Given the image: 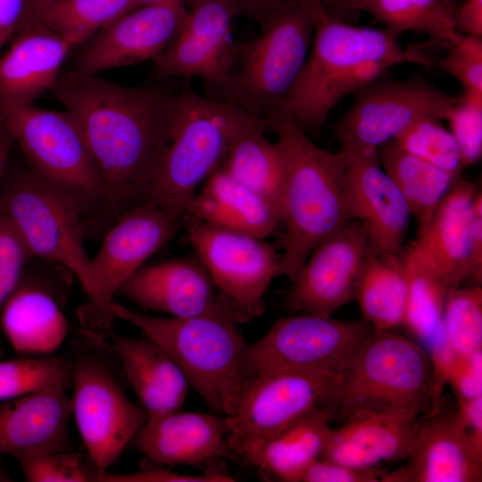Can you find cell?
Returning <instances> with one entry per match:
<instances>
[{
  "label": "cell",
  "instance_id": "6da1fadb",
  "mask_svg": "<svg viewBox=\"0 0 482 482\" xmlns=\"http://www.w3.org/2000/svg\"><path fill=\"white\" fill-rule=\"evenodd\" d=\"M82 127L103 175L104 206L119 217L146 201L170 142L177 93L162 83L123 86L61 72L49 90Z\"/></svg>",
  "mask_w": 482,
  "mask_h": 482
},
{
  "label": "cell",
  "instance_id": "7a4b0ae2",
  "mask_svg": "<svg viewBox=\"0 0 482 482\" xmlns=\"http://www.w3.org/2000/svg\"><path fill=\"white\" fill-rule=\"evenodd\" d=\"M299 1L313 22L311 50L293 87L266 120L287 118L307 134H316L344 97L388 69L402 63L434 65L420 46L403 48L400 35L390 29L347 23L333 16L322 0Z\"/></svg>",
  "mask_w": 482,
  "mask_h": 482
},
{
  "label": "cell",
  "instance_id": "3957f363",
  "mask_svg": "<svg viewBox=\"0 0 482 482\" xmlns=\"http://www.w3.org/2000/svg\"><path fill=\"white\" fill-rule=\"evenodd\" d=\"M263 121L277 134L283 158L279 204L286 234L279 266L280 276L292 281L314 247L355 214L342 152L320 147L290 119Z\"/></svg>",
  "mask_w": 482,
  "mask_h": 482
},
{
  "label": "cell",
  "instance_id": "277c9868",
  "mask_svg": "<svg viewBox=\"0 0 482 482\" xmlns=\"http://www.w3.org/2000/svg\"><path fill=\"white\" fill-rule=\"evenodd\" d=\"M111 312L157 343L213 412L225 417L235 412L247 381V344L235 321L214 315L154 316L114 301Z\"/></svg>",
  "mask_w": 482,
  "mask_h": 482
},
{
  "label": "cell",
  "instance_id": "5b68a950",
  "mask_svg": "<svg viewBox=\"0 0 482 482\" xmlns=\"http://www.w3.org/2000/svg\"><path fill=\"white\" fill-rule=\"evenodd\" d=\"M328 408L333 420L369 411L418 417L437 410L428 353L393 330L374 331L342 374Z\"/></svg>",
  "mask_w": 482,
  "mask_h": 482
},
{
  "label": "cell",
  "instance_id": "8992f818",
  "mask_svg": "<svg viewBox=\"0 0 482 482\" xmlns=\"http://www.w3.org/2000/svg\"><path fill=\"white\" fill-rule=\"evenodd\" d=\"M253 39L235 46L234 66L206 96L236 106L262 120L287 96L310 52L313 22L299 0H288Z\"/></svg>",
  "mask_w": 482,
  "mask_h": 482
},
{
  "label": "cell",
  "instance_id": "52a82bcc",
  "mask_svg": "<svg viewBox=\"0 0 482 482\" xmlns=\"http://www.w3.org/2000/svg\"><path fill=\"white\" fill-rule=\"evenodd\" d=\"M245 113L189 87L178 93L170 142L145 202L181 218L187 216L198 187L222 164L232 135Z\"/></svg>",
  "mask_w": 482,
  "mask_h": 482
},
{
  "label": "cell",
  "instance_id": "ba28073f",
  "mask_svg": "<svg viewBox=\"0 0 482 482\" xmlns=\"http://www.w3.org/2000/svg\"><path fill=\"white\" fill-rule=\"evenodd\" d=\"M72 415L87 453L102 470L112 465L148 420L125 394L115 352L104 334L81 328L72 339Z\"/></svg>",
  "mask_w": 482,
  "mask_h": 482
},
{
  "label": "cell",
  "instance_id": "9c48e42d",
  "mask_svg": "<svg viewBox=\"0 0 482 482\" xmlns=\"http://www.w3.org/2000/svg\"><path fill=\"white\" fill-rule=\"evenodd\" d=\"M4 128L19 145L31 172L66 195L82 212L104 206L102 172L71 112L34 104L6 115Z\"/></svg>",
  "mask_w": 482,
  "mask_h": 482
},
{
  "label": "cell",
  "instance_id": "30bf717a",
  "mask_svg": "<svg viewBox=\"0 0 482 482\" xmlns=\"http://www.w3.org/2000/svg\"><path fill=\"white\" fill-rule=\"evenodd\" d=\"M0 214L18 232L32 256L57 263L88 287L82 212L66 195L28 170L4 175Z\"/></svg>",
  "mask_w": 482,
  "mask_h": 482
},
{
  "label": "cell",
  "instance_id": "8fae6325",
  "mask_svg": "<svg viewBox=\"0 0 482 482\" xmlns=\"http://www.w3.org/2000/svg\"><path fill=\"white\" fill-rule=\"evenodd\" d=\"M341 377L291 369H267L248 376L235 412L225 417L230 455L243 459L301 417L328 407Z\"/></svg>",
  "mask_w": 482,
  "mask_h": 482
},
{
  "label": "cell",
  "instance_id": "7c38bea8",
  "mask_svg": "<svg viewBox=\"0 0 482 482\" xmlns=\"http://www.w3.org/2000/svg\"><path fill=\"white\" fill-rule=\"evenodd\" d=\"M181 217L152 202L121 214L88 262L89 303L80 312L83 328L111 332L113 297L177 232Z\"/></svg>",
  "mask_w": 482,
  "mask_h": 482
},
{
  "label": "cell",
  "instance_id": "4fadbf2b",
  "mask_svg": "<svg viewBox=\"0 0 482 482\" xmlns=\"http://www.w3.org/2000/svg\"><path fill=\"white\" fill-rule=\"evenodd\" d=\"M373 332L363 319L339 320L306 313L281 318L260 339L247 344V378L267 369L343 374Z\"/></svg>",
  "mask_w": 482,
  "mask_h": 482
},
{
  "label": "cell",
  "instance_id": "5bb4252c",
  "mask_svg": "<svg viewBox=\"0 0 482 482\" xmlns=\"http://www.w3.org/2000/svg\"><path fill=\"white\" fill-rule=\"evenodd\" d=\"M384 75L353 93L352 106L334 126L340 145L378 150L422 119L450 117L457 96L422 73L404 80Z\"/></svg>",
  "mask_w": 482,
  "mask_h": 482
},
{
  "label": "cell",
  "instance_id": "9a60e30c",
  "mask_svg": "<svg viewBox=\"0 0 482 482\" xmlns=\"http://www.w3.org/2000/svg\"><path fill=\"white\" fill-rule=\"evenodd\" d=\"M190 218L187 236L196 258L234 311L237 323L264 312L263 297L280 276L275 247L264 238Z\"/></svg>",
  "mask_w": 482,
  "mask_h": 482
},
{
  "label": "cell",
  "instance_id": "2e32d148",
  "mask_svg": "<svg viewBox=\"0 0 482 482\" xmlns=\"http://www.w3.org/2000/svg\"><path fill=\"white\" fill-rule=\"evenodd\" d=\"M370 244L357 219L348 220L322 240L292 280L286 301L287 308L328 317L355 298Z\"/></svg>",
  "mask_w": 482,
  "mask_h": 482
},
{
  "label": "cell",
  "instance_id": "e0dca14e",
  "mask_svg": "<svg viewBox=\"0 0 482 482\" xmlns=\"http://www.w3.org/2000/svg\"><path fill=\"white\" fill-rule=\"evenodd\" d=\"M187 17L171 43L153 62L152 78H201L205 88L220 84L235 62L228 0H185Z\"/></svg>",
  "mask_w": 482,
  "mask_h": 482
},
{
  "label": "cell",
  "instance_id": "ac0fdd59",
  "mask_svg": "<svg viewBox=\"0 0 482 482\" xmlns=\"http://www.w3.org/2000/svg\"><path fill=\"white\" fill-rule=\"evenodd\" d=\"M187 17L184 1L146 4L96 32L80 51L74 71L98 75L153 61L176 37Z\"/></svg>",
  "mask_w": 482,
  "mask_h": 482
},
{
  "label": "cell",
  "instance_id": "d6986e66",
  "mask_svg": "<svg viewBox=\"0 0 482 482\" xmlns=\"http://www.w3.org/2000/svg\"><path fill=\"white\" fill-rule=\"evenodd\" d=\"M119 294L144 309L170 317L214 315L237 324L233 309L197 258H176L144 265Z\"/></svg>",
  "mask_w": 482,
  "mask_h": 482
},
{
  "label": "cell",
  "instance_id": "ffe728a7",
  "mask_svg": "<svg viewBox=\"0 0 482 482\" xmlns=\"http://www.w3.org/2000/svg\"><path fill=\"white\" fill-rule=\"evenodd\" d=\"M355 219L370 245L384 253L399 254L411 212L396 184L382 168L377 149L340 145Z\"/></svg>",
  "mask_w": 482,
  "mask_h": 482
},
{
  "label": "cell",
  "instance_id": "44dd1931",
  "mask_svg": "<svg viewBox=\"0 0 482 482\" xmlns=\"http://www.w3.org/2000/svg\"><path fill=\"white\" fill-rule=\"evenodd\" d=\"M418 422L405 466L386 471L383 482H478L482 480V447L455 412H428Z\"/></svg>",
  "mask_w": 482,
  "mask_h": 482
},
{
  "label": "cell",
  "instance_id": "7402d4cb",
  "mask_svg": "<svg viewBox=\"0 0 482 482\" xmlns=\"http://www.w3.org/2000/svg\"><path fill=\"white\" fill-rule=\"evenodd\" d=\"M71 398L51 388L0 402V457L17 461L71 450L69 421Z\"/></svg>",
  "mask_w": 482,
  "mask_h": 482
},
{
  "label": "cell",
  "instance_id": "603a6c76",
  "mask_svg": "<svg viewBox=\"0 0 482 482\" xmlns=\"http://www.w3.org/2000/svg\"><path fill=\"white\" fill-rule=\"evenodd\" d=\"M132 442L159 464L204 466L230 455L226 419L216 413L179 410L148 419Z\"/></svg>",
  "mask_w": 482,
  "mask_h": 482
},
{
  "label": "cell",
  "instance_id": "cb8c5ba5",
  "mask_svg": "<svg viewBox=\"0 0 482 482\" xmlns=\"http://www.w3.org/2000/svg\"><path fill=\"white\" fill-rule=\"evenodd\" d=\"M74 46L41 26L16 37L0 54V109L9 113L34 104L50 90Z\"/></svg>",
  "mask_w": 482,
  "mask_h": 482
},
{
  "label": "cell",
  "instance_id": "d4e9b609",
  "mask_svg": "<svg viewBox=\"0 0 482 482\" xmlns=\"http://www.w3.org/2000/svg\"><path fill=\"white\" fill-rule=\"evenodd\" d=\"M417 425V417L401 412L354 413L339 428H332L320 458L359 468L406 459L413 446Z\"/></svg>",
  "mask_w": 482,
  "mask_h": 482
},
{
  "label": "cell",
  "instance_id": "484cf974",
  "mask_svg": "<svg viewBox=\"0 0 482 482\" xmlns=\"http://www.w3.org/2000/svg\"><path fill=\"white\" fill-rule=\"evenodd\" d=\"M475 186L457 179L414 240L417 248L452 292L470 271V218Z\"/></svg>",
  "mask_w": 482,
  "mask_h": 482
},
{
  "label": "cell",
  "instance_id": "4316f807",
  "mask_svg": "<svg viewBox=\"0 0 482 482\" xmlns=\"http://www.w3.org/2000/svg\"><path fill=\"white\" fill-rule=\"evenodd\" d=\"M109 334L121 370L148 419L180 410L189 384L173 359L147 337Z\"/></svg>",
  "mask_w": 482,
  "mask_h": 482
},
{
  "label": "cell",
  "instance_id": "83f0119b",
  "mask_svg": "<svg viewBox=\"0 0 482 482\" xmlns=\"http://www.w3.org/2000/svg\"><path fill=\"white\" fill-rule=\"evenodd\" d=\"M187 216L265 238L281 222L280 206L219 168L192 199Z\"/></svg>",
  "mask_w": 482,
  "mask_h": 482
},
{
  "label": "cell",
  "instance_id": "f1b7e54d",
  "mask_svg": "<svg viewBox=\"0 0 482 482\" xmlns=\"http://www.w3.org/2000/svg\"><path fill=\"white\" fill-rule=\"evenodd\" d=\"M0 325L14 352L21 355L54 353L70 328L53 291L22 277L1 310Z\"/></svg>",
  "mask_w": 482,
  "mask_h": 482
},
{
  "label": "cell",
  "instance_id": "f546056e",
  "mask_svg": "<svg viewBox=\"0 0 482 482\" xmlns=\"http://www.w3.org/2000/svg\"><path fill=\"white\" fill-rule=\"evenodd\" d=\"M333 414L317 408L266 440L242 460L256 466L267 477L300 482L306 468L320 458L328 441Z\"/></svg>",
  "mask_w": 482,
  "mask_h": 482
},
{
  "label": "cell",
  "instance_id": "4dcf8cb0",
  "mask_svg": "<svg viewBox=\"0 0 482 482\" xmlns=\"http://www.w3.org/2000/svg\"><path fill=\"white\" fill-rule=\"evenodd\" d=\"M265 130L263 120L245 113L220 168L280 206L283 158L278 144L270 142Z\"/></svg>",
  "mask_w": 482,
  "mask_h": 482
},
{
  "label": "cell",
  "instance_id": "1f68e13d",
  "mask_svg": "<svg viewBox=\"0 0 482 482\" xmlns=\"http://www.w3.org/2000/svg\"><path fill=\"white\" fill-rule=\"evenodd\" d=\"M365 320L374 331L393 330L403 324L407 283L399 254L384 253L370 244L356 295Z\"/></svg>",
  "mask_w": 482,
  "mask_h": 482
},
{
  "label": "cell",
  "instance_id": "d6a6232c",
  "mask_svg": "<svg viewBox=\"0 0 482 482\" xmlns=\"http://www.w3.org/2000/svg\"><path fill=\"white\" fill-rule=\"evenodd\" d=\"M378 155L382 168L404 197L420 233L459 176L408 153L395 140L380 145Z\"/></svg>",
  "mask_w": 482,
  "mask_h": 482
},
{
  "label": "cell",
  "instance_id": "836d02e7",
  "mask_svg": "<svg viewBox=\"0 0 482 482\" xmlns=\"http://www.w3.org/2000/svg\"><path fill=\"white\" fill-rule=\"evenodd\" d=\"M407 283L403 326L426 350L444 336L442 320L451 293L424 259L414 242L400 253Z\"/></svg>",
  "mask_w": 482,
  "mask_h": 482
},
{
  "label": "cell",
  "instance_id": "e575fe53",
  "mask_svg": "<svg viewBox=\"0 0 482 482\" xmlns=\"http://www.w3.org/2000/svg\"><path fill=\"white\" fill-rule=\"evenodd\" d=\"M455 0H362L353 13L366 12L399 35L415 31L428 37V45L447 50L457 45L464 35L454 21Z\"/></svg>",
  "mask_w": 482,
  "mask_h": 482
},
{
  "label": "cell",
  "instance_id": "d590c367",
  "mask_svg": "<svg viewBox=\"0 0 482 482\" xmlns=\"http://www.w3.org/2000/svg\"><path fill=\"white\" fill-rule=\"evenodd\" d=\"M134 9V0H54L38 10L37 22L77 46Z\"/></svg>",
  "mask_w": 482,
  "mask_h": 482
},
{
  "label": "cell",
  "instance_id": "8d00e7d4",
  "mask_svg": "<svg viewBox=\"0 0 482 482\" xmlns=\"http://www.w3.org/2000/svg\"><path fill=\"white\" fill-rule=\"evenodd\" d=\"M71 380L68 354L21 355L0 361V402L46 389H67Z\"/></svg>",
  "mask_w": 482,
  "mask_h": 482
},
{
  "label": "cell",
  "instance_id": "74e56055",
  "mask_svg": "<svg viewBox=\"0 0 482 482\" xmlns=\"http://www.w3.org/2000/svg\"><path fill=\"white\" fill-rule=\"evenodd\" d=\"M442 328L456 354L482 350V289L480 286L456 288L447 296Z\"/></svg>",
  "mask_w": 482,
  "mask_h": 482
},
{
  "label": "cell",
  "instance_id": "f35d334b",
  "mask_svg": "<svg viewBox=\"0 0 482 482\" xmlns=\"http://www.w3.org/2000/svg\"><path fill=\"white\" fill-rule=\"evenodd\" d=\"M441 121L435 118L422 119L395 140L408 153L459 176L463 170L459 148L450 130Z\"/></svg>",
  "mask_w": 482,
  "mask_h": 482
},
{
  "label": "cell",
  "instance_id": "ab89813d",
  "mask_svg": "<svg viewBox=\"0 0 482 482\" xmlns=\"http://www.w3.org/2000/svg\"><path fill=\"white\" fill-rule=\"evenodd\" d=\"M18 461L24 479L29 482H100L105 471L87 451L53 452Z\"/></svg>",
  "mask_w": 482,
  "mask_h": 482
},
{
  "label": "cell",
  "instance_id": "60d3db41",
  "mask_svg": "<svg viewBox=\"0 0 482 482\" xmlns=\"http://www.w3.org/2000/svg\"><path fill=\"white\" fill-rule=\"evenodd\" d=\"M447 121L462 167L478 162L482 155V93L462 90Z\"/></svg>",
  "mask_w": 482,
  "mask_h": 482
},
{
  "label": "cell",
  "instance_id": "b9f144b4",
  "mask_svg": "<svg viewBox=\"0 0 482 482\" xmlns=\"http://www.w3.org/2000/svg\"><path fill=\"white\" fill-rule=\"evenodd\" d=\"M434 66L461 82L463 90L482 93V37L463 36Z\"/></svg>",
  "mask_w": 482,
  "mask_h": 482
},
{
  "label": "cell",
  "instance_id": "7bdbcfd3",
  "mask_svg": "<svg viewBox=\"0 0 482 482\" xmlns=\"http://www.w3.org/2000/svg\"><path fill=\"white\" fill-rule=\"evenodd\" d=\"M31 256L13 226L0 214V312L21 280L24 265Z\"/></svg>",
  "mask_w": 482,
  "mask_h": 482
},
{
  "label": "cell",
  "instance_id": "ee69618b",
  "mask_svg": "<svg viewBox=\"0 0 482 482\" xmlns=\"http://www.w3.org/2000/svg\"><path fill=\"white\" fill-rule=\"evenodd\" d=\"M386 470L349 466L323 458L313 461L300 482H383Z\"/></svg>",
  "mask_w": 482,
  "mask_h": 482
},
{
  "label": "cell",
  "instance_id": "f6af8a7d",
  "mask_svg": "<svg viewBox=\"0 0 482 482\" xmlns=\"http://www.w3.org/2000/svg\"><path fill=\"white\" fill-rule=\"evenodd\" d=\"M446 383L457 399L482 396V350L469 354H456L446 372Z\"/></svg>",
  "mask_w": 482,
  "mask_h": 482
},
{
  "label": "cell",
  "instance_id": "bcb514c9",
  "mask_svg": "<svg viewBox=\"0 0 482 482\" xmlns=\"http://www.w3.org/2000/svg\"><path fill=\"white\" fill-rule=\"evenodd\" d=\"M37 25L31 0H0V54L16 37Z\"/></svg>",
  "mask_w": 482,
  "mask_h": 482
},
{
  "label": "cell",
  "instance_id": "7dc6e473",
  "mask_svg": "<svg viewBox=\"0 0 482 482\" xmlns=\"http://www.w3.org/2000/svg\"><path fill=\"white\" fill-rule=\"evenodd\" d=\"M235 478L221 471L186 475L162 468L145 469L133 473L116 474L104 471L100 482H233Z\"/></svg>",
  "mask_w": 482,
  "mask_h": 482
},
{
  "label": "cell",
  "instance_id": "c3c4849f",
  "mask_svg": "<svg viewBox=\"0 0 482 482\" xmlns=\"http://www.w3.org/2000/svg\"><path fill=\"white\" fill-rule=\"evenodd\" d=\"M470 271L469 278L480 286L482 278V195L477 192L470 218Z\"/></svg>",
  "mask_w": 482,
  "mask_h": 482
},
{
  "label": "cell",
  "instance_id": "681fc988",
  "mask_svg": "<svg viewBox=\"0 0 482 482\" xmlns=\"http://www.w3.org/2000/svg\"><path fill=\"white\" fill-rule=\"evenodd\" d=\"M454 21L461 34L482 37V0H463L457 4Z\"/></svg>",
  "mask_w": 482,
  "mask_h": 482
},
{
  "label": "cell",
  "instance_id": "f907efd6",
  "mask_svg": "<svg viewBox=\"0 0 482 482\" xmlns=\"http://www.w3.org/2000/svg\"><path fill=\"white\" fill-rule=\"evenodd\" d=\"M288 0H228L237 16H245L263 25Z\"/></svg>",
  "mask_w": 482,
  "mask_h": 482
},
{
  "label": "cell",
  "instance_id": "816d5d0a",
  "mask_svg": "<svg viewBox=\"0 0 482 482\" xmlns=\"http://www.w3.org/2000/svg\"><path fill=\"white\" fill-rule=\"evenodd\" d=\"M456 413L475 443L482 447V396L457 399Z\"/></svg>",
  "mask_w": 482,
  "mask_h": 482
},
{
  "label": "cell",
  "instance_id": "f5cc1de1",
  "mask_svg": "<svg viewBox=\"0 0 482 482\" xmlns=\"http://www.w3.org/2000/svg\"><path fill=\"white\" fill-rule=\"evenodd\" d=\"M14 144L5 128L0 130V190L6 172L11 149Z\"/></svg>",
  "mask_w": 482,
  "mask_h": 482
},
{
  "label": "cell",
  "instance_id": "db71d44e",
  "mask_svg": "<svg viewBox=\"0 0 482 482\" xmlns=\"http://www.w3.org/2000/svg\"><path fill=\"white\" fill-rule=\"evenodd\" d=\"M362 0H322L327 10L335 17L341 19L343 14L350 16L354 6Z\"/></svg>",
  "mask_w": 482,
  "mask_h": 482
},
{
  "label": "cell",
  "instance_id": "11a10c76",
  "mask_svg": "<svg viewBox=\"0 0 482 482\" xmlns=\"http://www.w3.org/2000/svg\"><path fill=\"white\" fill-rule=\"evenodd\" d=\"M136 8L146 5V4H161V3H167V2H174V1H184L185 0H134Z\"/></svg>",
  "mask_w": 482,
  "mask_h": 482
},
{
  "label": "cell",
  "instance_id": "9f6ffc18",
  "mask_svg": "<svg viewBox=\"0 0 482 482\" xmlns=\"http://www.w3.org/2000/svg\"><path fill=\"white\" fill-rule=\"evenodd\" d=\"M32 4L35 7L37 17V12L38 10L45 4H48L49 2H52L54 0H31Z\"/></svg>",
  "mask_w": 482,
  "mask_h": 482
},
{
  "label": "cell",
  "instance_id": "6f0895ef",
  "mask_svg": "<svg viewBox=\"0 0 482 482\" xmlns=\"http://www.w3.org/2000/svg\"><path fill=\"white\" fill-rule=\"evenodd\" d=\"M5 116L0 109V130L4 128Z\"/></svg>",
  "mask_w": 482,
  "mask_h": 482
}]
</instances>
